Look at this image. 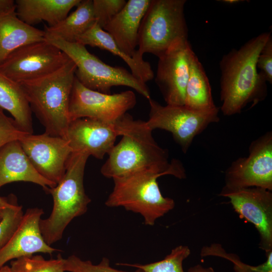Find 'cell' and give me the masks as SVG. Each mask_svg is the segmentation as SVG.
Instances as JSON below:
<instances>
[{"instance_id":"cell-25","label":"cell","mask_w":272,"mask_h":272,"mask_svg":"<svg viewBox=\"0 0 272 272\" xmlns=\"http://www.w3.org/2000/svg\"><path fill=\"white\" fill-rule=\"evenodd\" d=\"M190 249L186 245H179L172 249L163 259L149 264L119 263L118 265L135 267L144 272H184L183 262L190 254Z\"/></svg>"},{"instance_id":"cell-30","label":"cell","mask_w":272,"mask_h":272,"mask_svg":"<svg viewBox=\"0 0 272 272\" xmlns=\"http://www.w3.org/2000/svg\"><path fill=\"white\" fill-rule=\"evenodd\" d=\"M125 0H93V11L96 24L102 29L125 6Z\"/></svg>"},{"instance_id":"cell-19","label":"cell","mask_w":272,"mask_h":272,"mask_svg":"<svg viewBox=\"0 0 272 272\" xmlns=\"http://www.w3.org/2000/svg\"><path fill=\"white\" fill-rule=\"evenodd\" d=\"M45 40V32L23 22L16 12L0 14V64L14 51Z\"/></svg>"},{"instance_id":"cell-33","label":"cell","mask_w":272,"mask_h":272,"mask_svg":"<svg viewBox=\"0 0 272 272\" xmlns=\"http://www.w3.org/2000/svg\"><path fill=\"white\" fill-rule=\"evenodd\" d=\"M16 2L14 0H0V14L16 12Z\"/></svg>"},{"instance_id":"cell-21","label":"cell","mask_w":272,"mask_h":272,"mask_svg":"<svg viewBox=\"0 0 272 272\" xmlns=\"http://www.w3.org/2000/svg\"><path fill=\"white\" fill-rule=\"evenodd\" d=\"M76 42L84 46L98 47L120 57L128 66L131 74L144 83L152 80L154 74L150 63L127 55L117 45L111 36L96 23L81 35Z\"/></svg>"},{"instance_id":"cell-13","label":"cell","mask_w":272,"mask_h":272,"mask_svg":"<svg viewBox=\"0 0 272 272\" xmlns=\"http://www.w3.org/2000/svg\"><path fill=\"white\" fill-rule=\"evenodd\" d=\"M19 141L38 173L57 184L65 172L67 162L72 153L68 141L45 133L27 134Z\"/></svg>"},{"instance_id":"cell-11","label":"cell","mask_w":272,"mask_h":272,"mask_svg":"<svg viewBox=\"0 0 272 272\" xmlns=\"http://www.w3.org/2000/svg\"><path fill=\"white\" fill-rule=\"evenodd\" d=\"M225 187H250L272 190V132L253 141L249 154L234 161L225 172Z\"/></svg>"},{"instance_id":"cell-14","label":"cell","mask_w":272,"mask_h":272,"mask_svg":"<svg viewBox=\"0 0 272 272\" xmlns=\"http://www.w3.org/2000/svg\"><path fill=\"white\" fill-rule=\"evenodd\" d=\"M192 51L187 41L175 45L158 57L155 81L167 105L184 104Z\"/></svg>"},{"instance_id":"cell-17","label":"cell","mask_w":272,"mask_h":272,"mask_svg":"<svg viewBox=\"0 0 272 272\" xmlns=\"http://www.w3.org/2000/svg\"><path fill=\"white\" fill-rule=\"evenodd\" d=\"M150 2L151 0L127 1L121 11L103 28L123 52L139 59H144L137 56L139 29Z\"/></svg>"},{"instance_id":"cell-2","label":"cell","mask_w":272,"mask_h":272,"mask_svg":"<svg viewBox=\"0 0 272 272\" xmlns=\"http://www.w3.org/2000/svg\"><path fill=\"white\" fill-rule=\"evenodd\" d=\"M271 35V31L261 33L222 57L220 62V98L224 115L239 113L249 103L253 106L265 99L267 82L259 74L256 63Z\"/></svg>"},{"instance_id":"cell-22","label":"cell","mask_w":272,"mask_h":272,"mask_svg":"<svg viewBox=\"0 0 272 272\" xmlns=\"http://www.w3.org/2000/svg\"><path fill=\"white\" fill-rule=\"evenodd\" d=\"M0 108L12 115L22 130L33 133L32 112L21 85L1 72Z\"/></svg>"},{"instance_id":"cell-12","label":"cell","mask_w":272,"mask_h":272,"mask_svg":"<svg viewBox=\"0 0 272 272\" xmlns=\"http://www.w3.org/2000/svg\"><path fill=\"white\" fill-rule=\"evenodd\" d=\"M219 195L229 198L240 217L254 226L259 234V248L265 253L272 251L271 191L257 187H223Z\"/></svg>"},{"instance_id":"cell-18","label":"cell","mask_w":272,"mask_h":272,"mask_svg":"<svg viewBox=\"0 0 272 272\" xmlns=\"http://www.w3.org/2000/svg\"><path fill=\"white\" fill-rule=\"evenodd\" d=\"M17 181L32 182L44 190L56 184L44 178L35 170L19 140L12 141L0 149V188Z\"/></svg>"},{"instance_id":"cell-9","label":"cell","mask_w":272,"mask_h":272,"mask_svg":"<svg viewBox=\"0 0 272 272\" xmlns=\"http://www.w3.org/2000/svg\"><path fill=\"white\" fill-rule=\"evenodd\" d=\"M70 59L59 48L44 40L14 51L0 64V72L20 84L48 75Z\"/></svg>"},{"instance_id":"cell-32","label":"cell","mask_w":272,"mask_h":272,"mask_svg":"<svg viewBox=\"0 0 272 272\" xmlns=\"http://www.w3.org/2000/svg\"><path fill=\"white\" fill-rule=\"evenodd\" d=\"M259 74L269 83H272V36L269 37L261 49L257 60Z\"/></svg>"},{"instance_id":"cell-10","label":"cell","mask_w":272,"mask_h":272,"mask_svg":"<svg viewBox=\"0 0 272 272\" xmlns=\"http://www.w3.org/2000/svg\"><path fill=\"white\" fill-rule=\"evenodd\" d=\"M136 103V96L132 91L105 94L85 87L75 77L70 100L69 118L70 121L90 118L115 124Z\"/></svg>"},{"instance_id":"cell-20","label":"cell","mask_w":272,"mask_h":272,"mask_svg":"<svg viewBox=\"0 0 272 272\" xmlns=\"http://www.w3.org/2000/svg\"><path fill=\"white\" fill-rule=\"evenodd\" d=\"M81 1L17 0L16 12L18 18L29 25L45 21L48 27H52L64 19Z\"/></svg>"},{"instance_id":"cell-26","label":"cell","mask_w":272,"mask_h":272,"mask_svg":"<svg viewBox=\"0 0 272 272\" xmlns=\"http://www.w3.org/2000/svg\"><path fill=\"white\" fill-rule=\"evenodd\" d=\"M200 254L202 257L214 256L227 259L233 263L235 272H272V251L265 253V261L256 266L244 263L237 255L226 252L219 243L203 246Z\"/></svg>"},{"instance_id":"cell-1","label":"cell","mask_w":272,"mask_h":272,"mask_svg":"<svg viewBox=\"0 0 272 272\" xmlns=\"http://www.w3.org/2000/svg\"><path fill=\"white\" fill-rule=\"evenodd\" d=\"M121 140L110 151L102 166L101 174L114 178L142 170H154L179 179L186 178L185 169L178 160L169 161L168 152L155 141L146 121L125 114L116 123Z\"/></svg>"},{"instance_id":"cell-6","label":"cell","mask_w":272,"mask_h":272,"mask_svg":"<svg viewBox=\"0 0 272 272\" xmlns=\"http://www.w3.org/2000/svg\"><path fill=\"white\" fill-rule=\"evenodd\" d=\"M185 0H151L142 20L137 56L145 53L161 56L175 45L188 40L184 16Z\"/></svg>"},{"instance_id":"cell-7","label":"cell","mask_w":272,"mask_h":272,"mask_svg":"<svg viewBox=\"0 0 272 272\" xmlns=\"http://www.w3.org/2000/svg\"><path fill=\"white\" fill-rule=\"evenodd\" d=\"M45 40L64 52L75 63V77L85 87L105 94L111 88L123 86L131 88L148 100L151 97L147 85L121 66L109 65L91 53L86 46L69 42L54 36L45 35Z\"/></svg>"},{"instance_id":"cell-27","label":"cell","mask_w":272,"mask_h":272,"mask_svg":"<svg viewBox=\"0 0 272 272\" xmlns=\"http://www.w3.org/2000/svg\"><path fill=\"white\" fill-rule=\"evenodd\" d=\"M64 260L60 254L49 260L40 255H32L13 260L10 267L13 272H65Z\"/></svg>"},{"instance_id":"cell-37","label":"cell","mask_w":272,"mask_h":272,"mask_svg":"<svg viewBox=\"0 0 272 272\" xmlns=\"http://www.w3.org/2000/svg\"><path fill=\"white\" fill-rule=\"evenodd\" d=\"M221 1L223 2V3L228 4H234L239 3L240 2H241L242 1H240V0H223V1Z\"/></svg>"},{"instance_id":"cell-3","label":"cell","mask_w":272,"mask_h":272,"mask_svg":"<svg viewBox=\"0 0 272 272\" xmlns=\"http://www.w3.org/2000/svg\"><path fill=\"white\" fill-rule=\"evenodd\" d=\"M76 65L70 59L57 71L44 77L20 83L44 133L66 139L70 122L69 103Z\"/></svg>"},{"instance_id":"cell-16","label":"cell","mask_w":272,"mask_h":272,"mask_svg":"<svg viewBox=\"0 0 272 272\" xmlns=\"http://www.w3.org/2000/svg\"><path fill=\"white\" fill-rule=\"evenodd\" d=\"M43 214L42 209L27 210L11 239L0 249V268L9 261L21 257L36 253L52 254L59 251L48 245L42 237L39 222Z\"/></svg>"},{"instance_id":"cell-5","label":"cell","mask_w":272,"mask_h":272,"mask_svg":"<svg viewBox=\"0 0 272 272\" xmlns=\"http://www.w3.org/2000/svg\"><path fill=\"white\" fill-rule=\"evenodd\" d=\"M163 175V173L146 170L113 178L114 187L106 206L122 207L139 214L146 225L153 226L175 207L174 200L164 197L160 190L157 179Z\"/></svg>"},{"instance_id":"cell-29","label":"cell","mask_w":272,"mask_h":272,"mask_svg":"<svg viewBox=\"0 0 272 272\" xmlns=\"http://www.w3.org/2000/svg\"><path fill=\"white\" fill-rule=\"evenodd\" d=\"M22 207L15 203L5 208L0 221V249L9 241L19 226L24 215Z\"/></svg>"},{"instance_id":"cell-15","label":"cell","mask_w":272,"mask_h":272,"mask_svg":"<svg viewBox=\"0 0 272 272\" xmlns=\"http://www.w3.org/2000/svg\"><path fill=\"white\" fill-rule=\"evenodd\" d=\"M119 136L115 124L90 118L70 121L66 134L72 152L101 160L108 155Z\"/></svg>"},{"instance_id":"cell-4","label":"cell","mask_w":272,"mask_h":272,"mask_svg":"<svg viewBox=\"0 0 272 272\" xmlns=\"http://www.w3.org/2000/svg\"><path fill=\"white\" fill-rule=\"evenodd\" d=\"M89 157L72 152L61 180L55 186L45 190L52 196L53 208L47 219H41L39 227L43 239L50 246L62 238L65 228L74 218L87 211L91 200L85 192L84 176Z\"/></svg>"},{"instance_id":"cell-28","label":"cell","mask_w":272,"mask_h":272,"mask_svg":"<svg viewBox=\"0 0 272 272\" xmlns=\"http://www.w3.org/2000/svg\"><path fill=\"white\" fill-rule=\"evenodd\" d=\"M64 271L69 272H144L137 268L133 271L118 270L110 266L108 258L103 257L100 262L94 264L90 260H83L75 255H72L64 259L63 264Z\"/></svg>"},{"instance_id":"cell-36","label":"cell","mask_w":272,"mask_h":272,"mask_svg":"<svg viewBox=\"0 0 272 272\" xmlns=\"http://www.w3.org/2000/svg\"><path fill=\"white\" fill-rule=\"evenodd\" d=\"M0 272H13V271L10 266L5 265L0 268Z\"/></svg>"},{"instance_id":"cell-8","label":"cell","mask_w":272,"mask_h":272,"mask_svg":"<svg viewBox=\"0 0 272 272\" xmlns=\"http://www.w3.org/2000/svg\"><path fill=\"white\" fill-rule=\"evenodd\" d=\"M147 126L152 130L161 129L171 133L183 152L186 153L194 138L212 123L219 121V108L196 111L184 105L163 106L150 98Z\"/></svg>"},{"instance_id":"cell-35","label":"cell","mask_w":272,"mask_h":272,"mask_svg":"<svg viewBox=\"0 0 272 272\" xmlns=\"http://www.w3.org/2000/svg\"><path fill=\"white\" fill-rule=\"evenodd\" d=\"M188 272H215L212 267H205L200 264H197L190 267Z\"/></svg>"},{"instance_id":"cell-31","label":"cell","mask_w":272,"mask_h":272,"mask_svg":"<svg viewBox=\"0 0 272 272\" xmlns=\"http://www.w3.org/2000/svg\"><path fill=\"white\" fill-rule=\"evenodd\" d=\"M27 134L22 130L14 119L6 115L0 108V149L7 143L19 140Z\"/></svg>"},{"instance_id":"cell-38","label":"cell","mask_w":272,"mask_h":272,"mask_svg":"<svg viewBox=\"0 0 272 272\" xmlns=\"http://www.w3.org/2000/svg\"><path fill=\"white\" fill-rule=\"evenodd\" d=\"M5 208L0 207V221L2 219L4 213V210Z\"/></svg>"},{"instance_id":"cell-24","label":"cell","mask_w":272,"mask_h":272,"mask_svg":"<svg viewBox=\"0 0 272 272\" xmlns=\"http://www.w3.org/2000/svg\"><path fill=\"white\" fill-rule=\"evenodd\" d=\"M96 23L93 0H81L76 10L52 27H45V35L69 42L77 39Z\"/></svg>"},{"instance_id":"cell-34","label":"cell","mask_w":272,"mask_h":272,"mask_svg":"<svg viewBox=\"0 0 272 272\" xmlns=\"http://www.w3.org/2000/svg\"><path fill=\"white\" fill-rule=\"evenodd\" d=\"M14 198V195L11 197L0 196V207L7 208L15 204L17 202Z\"/></svg>"},{"instance_id":"cell-23","label":"cell","mask_w":272,"mask_h":272,"mask_svg":"<svg viewBox=\"0 0 272 272\" xmlns=\"http://www.w3.org/2000/svg\"><path fill=\"white\" fill-rule=\"evenodd\" d=\"M184 105L199 111H210L217 107L212 97L209 79L193 50L190 55L189 74Z\"/></svg>"}]
</instances>
